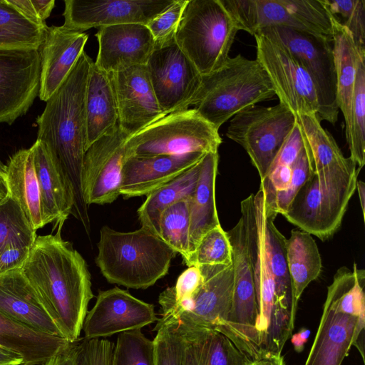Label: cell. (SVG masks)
Wrapping results in <instances>:
<instances>
[{
	"label": "cell",
	"mask_w": 365,
	"mask_h": 365,
	"mask_svg": "<svg viewBox=\"0 0 365 365\" xmlns=\"http://www.w3.org/2000/svg\"><path fill=\"white\" fill-rule=\"evenodd\" d=\"M55 234L37 235L21 269L63 338L78 340L93 297L87 264L72 245Z\"/></svg>",
	"instance_id": "6da1fadb"
},
{
	"label": "cell",
	"mask_w": 365,
	"mask_h": 365,
	"mask_svg": "<svg viewBox=\"0 0 365 365\" xmlns=\"http://www.w3.org/2000/svg\"><path fill=\"white\" fill-rule=\"evenodd\" d=\"M93 62L83 51L36 118V140L45 145L68 180L75 200L72 215L87 234L91 231V222L81 177L86 151V89Z\"/></svg>",
	"instance_id": "7a4b0ae2"
},
{
	"label": "cell",
	"mask_w": 365,
	"mask_h": 365,
	"mask_svg": "<svg viewBox=\"0 0 365 365\" xmlns=\"http://www.w3.org/2000/svg\"><path fill=\"white\" fill-rule=\"evenodd\" d=\"M269 210L265 191L260 184L256 194L241 202V217L247 231L258 309L257 331L263 352L282 353L294 328L290 317L276 302L267 235Z\"/></svg>",
	"instance_id": "3957f363"
},
{
	"label": "cell",
	"mask_w": 365,
	"mask_h": 365,
	"mask_svg": "<svg viewBox=\"0 0 365 365\" xmlns=\"http://www.w3.org/2000/svg\"><path fill=\"white\" fill-rule=\"evenodd\" d=\"M176 254L145 227L120 232L105 225L100 230L96 264L109 283L145 289L168 274Z\"/></svg>",
	"instance_id": "277c9868"
},
{
	"label": "cell",
	"mask_w": 365,
	"mask_h": 365,
	"mask_svg": "<svg viewBox=\"0 0 365 365\" xmlns=\"http://www.w3.org/2000/svg\"><path fill=\"white\" fill-rule=\"evenodd\" d=\"M275 89L257 59L238 53L202 76L193 109L217 130L240 111L270 99Z\"/></svg>",
	"instance_id": "5b68a950"
},
{
	"label": "cell",
	"mask_w": 365,
	"mask_h": 365,
	"mask_svg": "<svg viewBox=\"0 0 365 365\" xmlns=\"http://www.w3.org/2000/svg\"><path fill=\"white\" fill-rule=\"evenodd\" d=\"M238 29L220 0H188L175 41L202 76L222 66Z\"/></svg>",
	"instance_id": "8992f818"
},
{
	"label": "cell",
	"mask_w": 365,
	"mask_h": 365,
	"mask_svg": "<svg viewBox=\"0 0 365 365\" xmlns=\"http://www.w3.org/2000/svg\"><path fill=\"white\" fill-rule=\"evenodd\" d=\"M297 118L310 170L318 180L324 201L334 220L341 224L350 199L356 190V163L344 155L332 135L321 124L317 113Z\"/></svg>",
	"instance_id": "52a82bcc"
},
{
	"label": "cell",
	"mask_w": 365,
	"mask_h": 365,
	"mask_svg": "<svg viewBox=\"0 0 365 365\" xmlns=\"http://www.w3.org/2000/svg\"><path fill=\"white\" fill-rule=\"evenodd\" d=\"M222 138L193 108L168 114L125 141L126 158L208 153L218 151Z\"/></svg>",
	"instance_id": "ba28073f"
},
{
	"label": "cell",
	"mask_w": 365,
	"mask_h": 365,
	"mask_svg": "<svg viewBox=\"0 0 365 365\" xmlns=\"http://www.w3.org/2000/svg\"><path fill=\"white\" fill-rule=\"evenodd\" d=\"M365 306L345 292L333 279L317 331L304 365H341L352 346L364 359L360 338L364 339Z\"/></svg>",
	"instance_id": "9c48e42d"
},
{
	"label": "cell",
	"mask_w": 365,
	"mask_h": 365,
	"mask_svg": "<svg viewBox=\"0 0 365 365\" xmlns=\"http://www.w3.org/2000/svg\"><path fill=\"white\" fill-rule=\"evenodd\" d=\"M202 282L190 298L160 307L158 322L190 329L207 328L225 335L234 290L232 263L198 267Z\"/></svg>",
	"instance_id": "30bf717a"
},
{
	"label": "cell",
	"mask_w": 365,
	"mask_h": 365,
	"mask_svg": "<svg viewBox=\"0 0 365 365\" xmlns=\"http://www.w3.org/2000/svg\"><path fill=\"white\" fill-rule=\"evenodd\" d=\"M297 120L280 103L269 107L254 105L230 120L226 136L245 149L262 180Z\"/></svg>",
	"instance_id": "8fae6325"
},
{
	"label": "cell",
	"mask_w": 365,
	"mask_h": 365,
	"mask_svg": "<svg viewBox=\"0 0 365 365\" xmlns=\"http://www.w3.org/2000/svg\"><path fill=\"white\" fill-rule=\"evenodd\" d=\"M231 247L234 290L225 335L250 360L262 353L257 331L258 309L247 231L243 219L227 232Z\"/></svg>",
	"instance_id": "7c38bea8"
},
{
	"label": "cell",
	"mask_w": 365,
	"mask_h": 365,
	"mask_svg": "<svg viewBox=\"0 0 365 365\" xmlns=\"http://www.w3.org/2000/svg\"><path fill=\"white\" fill-rule=\"evenodd\" d=\"M257 33L282 44L304 66L317 90L319 118L335 124L339 110L332 40L281 26L264 28Z\"/></svg>",
	"instance_id": "4fadbf2b"
},
{
	"label": "cell",
	"mask_w": 365,
	"mask_h": 365,
	"mask_svg": "<svg viewBox=\"0 0 365 365\" xmlns=\"http://www.w3.org/2000/svg\"><path fill=\"white\" fill-rule=\"evenodd\" d=\"M254 36L256 59L268 75L279 103L297 118L318 114L317 90L304 66L280 43L259 33Z\"/></svg>",
	"instance_id": "5bb4252c"
},
{
	"label": "cell",
	"mask_w": 365,
	"mask_h": 365,
	"mask_svg": "<svg viewBox=\"0 0 365 365\" xmlns=\"http://www.w3.org/2000/svg\"><path fill=\"white\" fill-rule=\"evenodd\" d=\"M146 67L155 95L166 115L192 106L202 75L175 41L155 48Z\"/></svg>",
	"instance_id": "9a60e30c"
},
{
	"label": "cell",
	"mask_w": 365,
	"mask_h": 365,
	"mask_svg": "<svg viewBox=\"0 0 365 365\" xmlns=\"http://www.w3.org/2000/svg\"><path fill=\"white\" fill-rule=\"evenodd\" d=\"M129 135L118 125L86 150L82 168V192L86 204L113 202L120 195L121 173Z\"/></svg>",
	"instance_id": "2e32d148"
},
{
	"label": "cell",
	"mask_w": 365,
	"mask_h": 365,
	"mask_svg": "<svg viewBox=\"0 0 365 365\" xmlns=\"http://www.w3.org/2000/svg\"><path fill=\"white\" fill-rule=\"evenodd\" d=\"M38 49H0V123L11 125L38 96Z\"/></svg>",
	"instance_id": "e0dca14e"
},
{
	"label": "cell",
	"mask_w": 365,
	"mask_h": 365,
	"mask_svg": "<svg viewBox=\"0 0 365 365\" xmlns=\"http://www.w3.org/2000/svg\"><path fill=\"white\" fill-rule=\"evenodd\" d=\"M158 319L153 304L115 287L98 292L82 330L85 339H106L118 333L141 329Z\"/></svg>",
	"instance_id": "ac0fdd59"
},
{
	"label": "cell",
	"mask_w": 365,
	"mask_h": 365,
	"mask_svg": "<svg viewBox=\"0 0 365 365\" xmlns=\"http://www.w3.org/2000/svg\"><path fill=\"white\" fill-rule=\"evenodd\" d=\"M175 0H65L63 27L83 32L124 24L147 25Z\"/></svg>",
	"instance_id": "d6986e66"
},
{
	"label": "cell",
	"mask_w": 365,
	"mask_h": 365,
	"mask_svg": "<svg viewBox=\"0 0 365 365\" xmlns=\"http://www.w3.org/2000/svg\"><path fill=\"white\" fill-rule=\"evenodd\" d=\"M118 110V125L131 136L166 114L153 89L146 65L112 73Z\"/></svg>",
	"instance_id": "ffe728a7"
},
{
	"label": "cell",
	"mask_w": 365,
	"mask_h": 365,
	"mask_svg": "<svg viewBox=\"0 0 365 365\" xmlns=\"http://www.w3.org/2000/svg\"><path fill=\"white\" fill-rule=\"evenodd\" d=\"M96 36L98 51L95 64L107 73L147 64L155 49L145 24H124L100 27Z\"/></svg>",
	"instance_id": "44dd1931"
},
{
	"label": "cell",
	"mask_w": 365,
	"mask_h": 365,
	"mask_svg": "<svg viewBox=\"0 0 365 365\" xmlns=\"http://www.w3.org/2000/svg\"><path fill=\"white\" fill-rule=\"evenodd\" d=\"M205 155L188 153L126 158L122 168L120 193L126 197L148 195L197 164Z\"/></svg>",
	"instance_id": "7402d4cb"
},
{
	"label": "cell",
	"mask_w": 365,
	"mask_h": 365,
	"mask_svg": "<svg viewBox=\"0 0 365 365\" xmlns=\"http://www.w3.org/2000/svg\"><path fill=\"white\" fill-rule=\"evenodd\" d=\"M84 32L63 26H48L40 46V87L38 97L46 102L58 90L84 51L88 41Z\"/></svg>",
	"instance_id": "603a6c76"
},
{
	"label": "cell",
	"mask_w": 365,
	"mask_h": 365,
	"mask_svg": "<svg viewBox=\"0 0 365 365\" xmlns=\"http://www.w3.org/2000/svg\"><path fill=\"white\" fill-rule=\"evenodd\" d=\"M0 312L33 330L63 337L21 269L0 274Z\"/></svg>",
	"instance_id": "cb8c5ba5"
},
{
	"label": "cell",
	"mask_w": 365,
	"mask_h": 365,
	"mask_svg": "<svg viewBox=\"0 0 365 365\" xmlns=\"http://www.w3.org/2000/svg\"><path fill=\"white\" fill-rule=\"evenodd\" d=\"M38 182L43 223L63 227L74 207L72 187L45 145L36 140L31 146Z\"/></svg>",
	"instance_id": "d4e9b609"
},
{
	"label": "cell",
	"mask_w": 365,
	"mask_h": 365,
	"mask_svg": "<svg viewBox=\"0 0 365 365\" xmlns=\"http://www.w3.org/2000/svg\"><path fill=\"white\" fill-rule=\"evenodd\" d=\"M86 150L118 124L117 98L112 74L92 63L85 97Z\"/></svg>",
	"instance_id": "484cf974"
},
{
	"label": "cell",
	"mask_w": 365,
	"mask_h": 365,
	"mask_svg": "<svg viewBox=\"0 0 365 365\" xmlns=\"http://www.w3.org/2000/svg\"><path fill=\"white\" fill-rule=\"evenodd\" d=\"M174 325L181 333L182 365H248L251 361L223 334L210 329Z\"/></svg>",
	"instance_id": "4316f807"
},
{
	"label": "cell",
	"mask_w": 365,
	"mask_h": 365,
	"mask_svg": "<svg viewBox=\"0 0 365 365\" xmlns=\"http://www.w3.org/2000/svg\"><path fill=\"white\" fill-rule=\"evenodd\" d=\"M218 161V151L204 155L195 187L189 197V232L192 253L201 237L220 225L215 201Z\"/></svg>",
	"instance_id": "83f0119b"
},
{
	"label": "cell",
	"mask_w": 365,
	"mask_h": 365,
	"mask_svg": "<svg viewBox=\"0 0 365 365\" xmlns=\"http://www.w3.org/2000/svg\"><path fill=\"white\" fill-rule=\"evenodd\" d=\"M282 215L301 230L322 240L332 237L340 227L329 212L312 173Z\"/></svg>",
	"instance_id": "f1b7e54d"
},
{
	"label": "cell",
	"mask_w": 365,
	"mask_h": 365,
	"mask_svg": "<svg viewBox=\"0 0 365 365\" xmlns=\"http://www.w3.org/2000/svg\"><path fill=\"white\" fill-rule=\"evenodd\" d=\"M6 165L5 182L9 195L17 201L35 230L43 227L40 189L31 147L18 150Z\"/></svg>",
	"instance_id": "f546056e"
},
{
	"label": "cell",
	"mask_w": 365,
	"mask_h": 365,
	"mask_svg": "<svg viewBox=\"0 0 365 365\" xmlns=\"http://www.w3.org/2000/svg\"><path fill=\"white\" fill-rule=\"evenodd\" d=\"M285 245L292 284L290 322L294 328L299 300L307 287L319 276L322 264L318 247L308 232L292 230Z\"/></svg>",
	"instance_id": "4dcf8cb0"
},
{
	"label": "cell",
	"mask_w": 365,
	"mask_h": 365,
	"mask_svg": "<svg viewBox=\"0 0 365 365\" xmlns=\"http://www.w3.org/2000/svg\"><path fill=\"white\" fill-rule=\"evenodd\" d=\"M71 343L65 338L33 330L0 312V344L21 354V365H43Z\"/></svg>",
	"instance_id": "1f68e13d"
},
{
	"label": "cell",
	"mask_w": 365,
	"mask_h": 365,
	"mask_svg": "<svg viewBox=\"0 0 365 365\" xmlns=\"http://www.w3.org/2000/svg\"><path fill=\"white\" fill-rule=\"evenodd\" d=\"M330 14V13H329ZM332 48L336 74V101L345 122L346 141L351 129V110L359 54L349 31L330 14Z\"/></svg>",
	"instance_id": "d6a6232c"
},
{
	"label": "cell",
	"mask_w": 365,
	"mask_h": 365,
	"mask_svg": "<svg viewBox=\"0 0 365 365\" xmlns=\"http://www.w3.org/2000/svg\"><path fill=\"white\" fill-rule=\"evenodd\" d=\"M201 160L175 179L147 195L138 210L143 227L159 237L160 218L165 210L193 192L200 173Z\"/></svg>",
	"instance_id": "836d02e7"
},
{
	"label": "cell",
	"mask_w": 365,
	"mask_h": 365,
	"mask_svg": "<svg viewBox=\"0 0 365 365\" xmlns=\"http://www.w3.org/2000/svg\"><path fill=\"white\" fill-rule=\"evenodd\" d=\"M48 26L27 19L6 0H0V49H39Z\"/></svg>",
	"instance_id": "e575fe53"
},
{
	"label": "cell",
	"mask_w": 365,
	"mask_h": 365,
	"mask_svg": "<svg viewBox=\"0 0 365 365\" xmlns=\"http://www.w3.org/2000/svg\"><path fill=\"white\" fill-rule=\"evenodd\" d=\"M277 215L276 211L269 205L267 220V235L271 269L274 282L277 304L282 312L290 317L292 284L287 262L286 238L274 223Z\"/></svg>",
	"instance_id": "d590c367"
},
{
	"label": "cell",
	"mask_w": 365,
	"mask_h": 365,
	"mask_svg": "<svg viewBox=\"0 0 365 365\" xmlns=\"http://www.w3.org/2000/svg\"><path fill=\"white\" fill-rule=\"evenodd\" d=\"M189 197L165 210L159 222V237L176 253L181 255L185 263L192 253L189 232Z\"/></svg>",
	"instance_id": "8d00e7d4"
},
{
	"label": "cell",
	"mask_w": 365,
	"mask_h": 365,
	"mask_svg": "<svg viewBox=\"0 0 365 365\" xmlns=\"http://www.w3.org/2000/svg\"><path fill=\"white\" fill-rule=\"evenodd\" d=\"M349 158L361 169L365 163V58L359 56L351 110V129L346 141Z\"/></svg>",
	"instance_id": "74e56055"
},
{
	"label": "cell",
	"mask_w": 365,
	"mask_h": 365,
	"mask_svg": "<svg viewBox=\"0 0 365 365\" xmlns=\"http://www.w3.org/2000/svg\"><path fill=\"white\" fill-rule=\"evenodd\" d=\"M111 365H155V346L140 329L120 333Z\"/></svg>",
	"instance_id": "f35d334b"
},
{
	"label": "cell",
	"mask_w": 365,
	"mask_h": 365,
	"mask_svg": "<svg viewBox=\"0 0 365 365\" xmlns=\"http://www.w3.org/2000/svg\"><path fill=\"white\" fill-rule=\"evenodd\" d=\"M232 247L227 232L220 225L207 232L200 240L189 259L191 266L228 265L232 264Z\"/></svg>",
	"instance_id": "ab89813d"
},
{
	"label": "cell",
	"mask_w": 365,
	"mask_h": 365,
	"mask_svg": "<svg viewBox=\"0 0 365 365\" xmlns=\"http://www.w3.org/2000/svg\"><path fill=\"white\" fill-rule=\"evenodd\" d=\"M36 230L29 223L17 201L10 195L0 200V250L16 240L33 244Z\"/></svg>",
	"instance_id": "60d3db41"
},
{
	"label": "cell",
	"mask_w": 365,
	"mask_h": 365,
	"mask_svg": "<svg viewBox=\"0 0 365 365\" xmlns=\"http://www.w3.org/2000/svg\"><path fill=\"white\" fill-rule=\"evenodd\" d=\"M322 1L329 13L349 31L359 56L365 58V1Z\"/></svg>",
	"instance_id": "b9f144b4"
},
{
	"label": "cell",
	"mask_w": 365,
	"mask_h": 365,
	"mask_svg": "<svg viewBox=\"0 0 365 365\" xmlns=\"http://www.w3.org/2000/svg\"><path fill=\"white\" fill-rule=\"evenodd\" d=\"M154 329L155 365H182L184 344L180 331L173 324L158 322Z\"/></svg>",
	"instance_id": "7bdbcfd3"
},
{
	"label": "cell",
	"mask_w": 365,
	"mask_h": 365,
	"mask_svg": "<svg viewBox=\"0 0 365 365\" xmlns=\"http://www.w3.org/2000/svg\"><path fill=\"white\" fill-rule=\"evenodd\" d=\"M311 173L309 157L304 145L292 165V178L289 187L283 191L276 192L272 195H267L265 193L269 204L277 214L282 215L287 210Z\"/></svg>",
	"instance_id": "ee69618b"
},
{
	"label": "cell",
	"mask_w": 365,
	"mask_h": 365,
	"mask_svg": "<svg viewBox=\"0 0 365 365\" xmlns=\"http://www.w3.org/2000/svg\"><path fill=\"white\" fill-rule=\"evenodd\" d=\"M188 0H175L164 11L152 19L146 26L158 48L175 41L180 20Z\"/></svg>",
	"instance_id": "f6af8a7d"
},
{
	"label": "cell",
	"mask_w": 365,
	"mask_h": 365,
	"mask_svg": "<svg viewBox=\"0 0 365 365\" xmlns=\"http://www.w3.org/2000/svg\"><path fill=\"white\" fill-rule=\"evenodd\" d=\"M114 344L105 339L78 341L76 365H111Z\"/></svg>",
	"instance_id": "bcb514c9"
},
{
	"label": "cell",
	"mask_w": 365,
	"mask_h": 365,
	"mask_svg": "<svg viewBox=\"0 0 365 365\" xmlns=\"http://www.w3.org/2000/svg\"><path fill=\"white\" fill-rule=\"evenodd\" d=\"M230 15L238 30L254 36L257 32L255 0H220Z\"/></svg>",
	"instance_id": "7dc6e473"
},
{
	"label": "cell",
	"mask_w": 365,
	"mask_h": 365,
	"mask_svg": "<svg viewBox=\"0 0 365 365\" xmlns=\"http://www.w3.org/2000/svg\"><path fill=\"white\" fill-rule=\"evenodd\" d=\"M33 244L16 240L4 246L0 250V274L21 269Z\"/></svg>",
	"instance_id": "c3c4849f"
},
{
	"label": "cell",
	"mask_w": 365,
	"mask_h": 365,
	"mask_svg": "<svg viewBox=\"0 0 365 365\" xmlns=\"http://www.w3.org/2000/svg\"><path fill=\"white\" fill-rule=\"evenodd\" d=\"M6 1L27 19L40 26H47L40 19L31 0H6Z\"/></svg>",
	"instance_id": "681fc988"
},
{
	"label": "cell",
	"mask_w": 365,
	"mask_h": 365,
	"mask_svg": "<svg viewBox=\"0 0 365 365\" xmlns=\"http://www.w3.org/2000/svg\"><path fill=\"white\" fill-rule=\"evenodd\" d=\"M78 341L71 343L65 350L51 357L43 365H76Z\"/></svg>",
	"instance_id": "f907efd6"
},
{
	"label": "cell",
	"mask_w": 365,
	"mask_h": 365,
	"mask_svg": "<svg viewBox=\"0 0 365 365\" xmlns=\"http://www.w3.org/2000/svg\"><path fill=\"white\" fill-rule=\"evenodd\" d=\"M22 363L21 354L0 344V365H21Z\"/></svg>",
	"instance_id": "816d5d0a"
},
{
	"label": "cell",
	"mask_w": 365,
	"mask_h": 365,
	"mask_svg": "<svg viewBox=\"0 0 365 365\" xmlns=\"http://www.w3.org/2000/svg\"><path fill=\"white\" fill-rule=\"evenodd\" d=\"M248 365H285L282 353H266L252 360Z\"/></svg>",
	"instance_id": "f5cc1de1"
},
{
	"label": "cell",
	"mask_w": 365,
	"mask_h": 365,
	"mask_svg": "<svg viewBox=\"0 0 365 365\" xmlns=\"http://www.w3.org/2000/svg\"><path fill=\"white\" fill-rule=\"evenodd\" d=\"M35 10L40 19L46 23L55 6L54 0H31Z\"/></svg>",
	"instance_id": "db71d44e"
},
{
	"label": "cell",
	"mask_w": 365,
	"mask_h": 365,
	"mask_svg": "<svg viewBox=\"0 0 365 365\" xmlns=\"http://www.w3.org/2000/svg\"><path fill=\"white\" fill-rule=\"evenodd\" d=\"M310 333L309 329L302 328L297 333L291 336V342L297 352L300 353L303 351Z\"/></svg>",
	"instance_id": "11a10c76"
},
{
	"label": "cell",
	"mask_w": 365,
	"mask_h": 365,
	"mask_svg": "<svg viewBox=\"0 0 365 365\" xmlns=\"http://www.w3.org/2000/svg\"><path fill=\"white\" fill-rule=\"evenodd\" d=\"M356 190L358 191L363 219H365V184L363 181L357 180Z\"/></svg>",
	"instance_id": "9f6ffc18"
},
{
	"label": "cell",
	"mask_w": 365,
	"mask_h": 365,
	"mask_svg": "<svg viewBox=\"0 0 365 365\" xmlns=\"http://www.w3.org/2000/svg\"><path fill=\"white\" fill-rule=\"evenodd\" d=\"M0 192H9L4 178L0 176Z\"/></svg>",
	"instance_id": "6f0895ef"
},
{
	"label": "cell",
	"mask_w": 365,
	"mask_h": 365,
	"mask_svg": "<svg viewBox=\"0 0 365 365\" xmlns=\"http://www.w3.org/2000/svg\"><path fill=\"white\" fill-rule=\"evenodd\" d=\"M6 165L1 161L0 158V176L4 178L5 179V174H6Z\"/></svg>",
	"instance_id": "680465c9"
},
{
	"label": "cell",
	"mask_w": 365,
	"mask_h": 365,
	"mask_svg": "<svg viewBox=\"0 0 365 365\" xmlns=\"http://www.w3.org/2000/svg\"><path fill=\"white\" fill-rule=\"evenodd\" d=\"M8 194V192H0V200L6 197Z\"/></svg>",
	"instance_id": "91938a15"
}]
</instances>
